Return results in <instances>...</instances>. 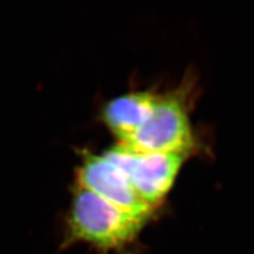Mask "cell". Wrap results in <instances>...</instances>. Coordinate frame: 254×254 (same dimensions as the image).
<instances>
[{"label": "cell", "instance_id": "obj_2", "mask_svg": "<svg viewBox=\"0 0 254 254\" xmlns=\"http://www.w3.org/2000/svg\"><path fill=\"white\" fill-rule=\"evenodd\" d=\"M104 155L126 174L139 197L154 209L169 194L189 154L140 152L118 143Z\"/></svg>", "mask_w": 254, "mask_h": 254}, {"label": "cell", "instance_id": "obj_5", "mask_svg": "<svg viewBox=\"0 0 254 254\" xmlns=\"http://www.w3.org/2000/svg\"><path fill=\"white\" fill-rule=\"evenodd\" d=\"M158 95L140 91L127 93L107 103L103 110V120L119 139H129L153 114Z\"/></svg>", "mask_w": 254, "mask_h": 254}, {"label": "cell", "instance_id": "obj_3", "mask_svg": "<svg viewBox=\"0 0 254 254\" xmlns=\"http://www.w3.org/2000/svg\"><path fill=\"white\" fill-rule=\"evenodd\" d=\"M119 143L140 152L189 154L195 142L184 100L178 93L158 95L148 120Z\"/></svg>", "mask_w": 254, "mask_h": 254}, {"label": "cell", "instance_id": "obj_4", "mask_svg": "<svg viewBox=\"0 0 254 254\" xmlns=\"http://www.w3.org/2000/svg\"><path fill=\"white\" fill-rule=\"evenodd\" d=\"M77 187L100 196L131 215L147 220L154 209L143 201L126 174L105 157L86 153L78 166Z\"/></svg>", "mask_w": 254, "mask_h": 254}, {"label": "cell", "instance_id": "obj_1", "mask_svg": "<svg viewBox=\"0 0 254 254\" xmlns=\"http://www.w3.org/2000/svg\"><path fill=\"white\" fill-rule=\"evenodd\" d=\"M145 221L77 187L68 219V240L88 243L102 251L114 250L130 243Z\"/></svg>", "mask_w": 254, "mask_h": 254}]
</instances>
